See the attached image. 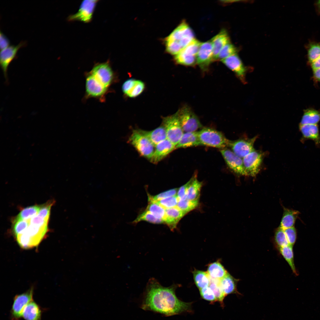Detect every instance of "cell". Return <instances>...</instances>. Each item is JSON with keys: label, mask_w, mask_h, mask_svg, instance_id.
Masks as SVG:
<instances>
[{"label": "cell", "mask_w": 320, "mask_h": 320, "mask_svg": "<svg viewBox=\"0 0 320 320\" xmlns=\"http://www.w3.org/2000/svg\"><path fill=\"white\" fill-rule=\"evenodd\" d=\"M178 287L174 284L165 287L155 278H151L147 283L141 308L166 316L191 312V303L183 302L176 296L175 290Z\"/></svg>", "instance_id": "6da1fadb"}, {"label": "cell", "mask_w": 320, "mask_h": 320, "mask_svg": "<svg viewBox=\"0 0 320 320\" xmlns=\"http://www.w3.org/2000/svg\"><path fill=\"white\" fill-rule=\"evenodd\" d=\"M192 29L185 21H183L165 40L167 51L176 55L194 39Z\"/></svg>", "instance_id": "7a4b0ae2"}, {"label": "cell", "mask_w": 320, "mask_h": 320, "mask_svg": "<svg viewBox=\"0 0 320 320\" xmlns=\"http://www.w3.org/2000/svg\"><path fill=\"white\" fill-rule=\"evenodd\" d=\"M198 135L201 145L221 149L229 147L231 141L220 132L209 128H203L198 132Z\"/></svg>", "instance_id": "3957f363"}, {"label": "cell", "mask_w": 320, "mask_h": 320, "mask_svg": "<svg viewBox=\"0 0 320 320\" xmlns=\"http://www.w3.org/2000/svg\"><path fill=\"white\" fill-rule=\"evenodd\" d=\"M163 124L167 135V139L175 146L182 137L184 132L177 112L175 114L164 117Z\"/></svg>", "instance_id": "277c9868"}, {"label": "cell", "mask_w": 320, "mask_h": 320, "mask_svg": "<svg viewBox=\"0 0 320 320\" xmlns=\"http://www.w3.org/2000/svg\"><path fill=\"white\" fill-rule=\"evenodd\" d=\"M177 112L184 132H196L202 127L198 117L188 105L183 107Z\"/></svg>", "instance_id": "5b68a950"}, {"label": "cell", "mask_w": 320, "mask_h": 320, "mask_svg": "<svg viewBox=\"0 0 320 320\" xmlns=\"http://www.w3.org/2000/svg\"><path fill=\"white\" fill-rule=\"evenodd\" d=\"M129 142L143 156L150 160L154 152L155 147L146 137L137 130H133Z\"/></svg>", "instance_id": "8992f818"}, {"label": "cell", "mask_w": 320, "mask_h": 320, "mask_svg": "<svg viewBox=\"0 0 320 320\" xmlns=\"http://www.w3.org/2000/svg\"><path fill=\"white\" fill-rule=\"evenodd\" d=\"M33 288L31 287L26 292L17 295L14 297L10 310V317L12 320H20L26 305L33 300Z\"/></svg>", "instance_id": "52a82bcc"}, {"label": "cell", "mask_w": 320, "mask_h": 320, "mask_svg": "<svg viewBox=\"0 0 320 320\" xmlns=\"http://www.w3.org/2000/svg\"><path fill=\"white\" fill-rule=\"evenodd\" d=\"M99 0H85L82 1L78 11L70 15L67 19L69 21H79L88 23L92 20L96 4Z\"/></svg>", "instance_id": "ba28073f"}, {"label": "cell", "mask_w": 320, "mask_h": 320, "mask_svg": "<svg viewBox=\"0 0 320 320\" xmlns=\"http://www.w3.org/2000/svg\"><path fill=\"white\" fill-rule=\"evenodd\" d=\"M26 41H22L17 45H11L1 50L0 54V64L5 78L7 81V70L10 63L17 57V53L21 48L26 46Z\"/></svg>", "instance_id": "9c48e42d"}, {"label": "cell", "mask_w": 320, "mask_h": 320, "mask_svg": "<svg viewBox=\"0 0 320 320\" xmlns=\"http://www.w3.org/2000/svg\"><path fill=\"white\" fill-rule=\"evenodd\" d=\"M90 74L107 88L113 79V73L108 61L95 65Z\"/></svg>", "instance_id": "30bf717a"}, {"label": "cell", "mask_w": 320, "mask_h": 320, "mask_svg": "<svg viewBox=\"0 0 320 320\" xmlns=\"http://www.w3.org/2000/svg\"><path fill=\"white\" fill-rule=\"evenodd\" d=\"M263 154L261 152L254 150L242 158L247 176H255L260 171Z\"/></svg>", "instance_id": "8fae6325"}, {"label": "cell", "mask_w": 320, "mask_h": 320, "mask_svg": "<svg viewBox=\"0 0 320 320\" xmlns=\"http://www.w3.org/2000/svg\"><path fill=\"white\" fill-rule=\"evenodd\" d=\"M221 149L220 151L221 154L230 169L237 174L247 176L242 159L236 155L231 150L226 148Z\"/></svg>", "instance_id": "7c38bea8"}, {"label": "cell", "mask_w": 320, "mask_h": 320, "mask_svg": "<svg viewBox=\"0 0 320 320\" xmlns=\"http://www.w3.org/2000/svg\"><path fill=\"white\" fill-rule=\"evenodd\" d=\"M257 136L249 139H240L235 141L231 140L229 147L236 155L242 159L255 150L254 145Z\"/></svg>", "instance_id": "4fadbf2b"}, {"label": "cell", "mask_w": 320, "mask_h": 320, "mask_svg": "<svg viewBox=\"0 0 320 320\" xmlns=\"http://www.w3.org/2000/svg\"><path fill=\"white\" fill-rule=\"evenodd\" d=\"M196 63L203 70H206L213 61V48L211 41L201 43L196 56Z\"/></svg>", "instance_id": "5bb4252c"}, {"label": "cell", "mask_w": 320, "mask_h": 320, "mask_svg": "<svg viewBox=\"0 0 320 320\" xmlns=\"http://www.w3.org/2000/svg\"><path fill=\"white\" fill-rule=\"evenodd\" d=\"M233 72L242 83H247V68L237 54L221 60Z\"/></svg>", "instance_id": "9a60e30c"}, {"label": "cell", "mask_w": 320, "mask_h": 320, "mask_svg": "<svg viewBox=\"0 0 320 320\" xmlns=\"http://www.w3.org/2000/svg\"><path fill=\"white\" fill-rule=\"evenodd\" d=\"M175 149V146L167 139L156 146L150 161L153 164L157 163Z\"/></svg>", "instance_id": "2e32d148"}, {"label": "cell", "mask_w": 320, "mask_h": 320, "mask_svg": "<svg viewBox=\"0 0 320 320\" xmlns=\"http://www.w3.org/2000/svg\"><path fill=\"white\" fill-rule=\"evenodd\" d=\"M299 129L302 135L301 142L311 140L315 143L316 146H320V135L317 124L299 125Z\"/></svg>", "instance_id": "e0dca14e"}, {"label": "cell", "mask_w": 320, "mask_h": 320, "mask_svg": "<svg viewBox=\"0 0 320 320\" xmlns=\"http://www.w3.org/2000/svg\"><path fill=\"white\" fill-rule=\"evenodd\" d=\"M107 88L90 74L87 77L86 89L88 95L94 97H100L106 92Z\"/></svg>", "instance_id": "ac0fdd59"}, {"label": "cell", "mask_w": 320, "mask_h": 320, "mask_svg": "<svg viewBox=\"0 0 320 320\" xmlns=\"http://www.w3.org/2000/svg\"><path fill=\"white\" fill-rule=\"evenodd\" d=\"M185 214L177 206L165 209L163 221L171 230L176 228L180 220Z\"/></svg>", "instance_id": "d6986e66"}, {"label": "cell", "mask_w": 320, "mask_h": 320, "mask_svg": "<svg viewBox=\"0 0 320 320\" xmlns=\"http://www.w3.org/2000/svg\"><path fill=\"white\" fill-rule=\"evenodd\" d=\"M210 41L212 46L213 60H216L221 50L230 42L229 37L226 31L223 29Z\"/></svg>", "instance_id": "ffe728a7"}, {"label": "cell", "mask_w": 320, "mask_h": 320, "mask_svg": "<svg viewBox=\"0 0 320 320\" xmlns=\"http://www.w3.org/2000/svg\"><path fill=\"white\" fill-rule=\"evenodd\" d=\"M137 130L148 138L155 147L159 143L167 139L166 130L163 125L151 131L140 129Z\"/></svg>", "instance_id": "44dd1931"}, {"label": "cell", "mask_w": 320, "mask_h": 320, "mask_svg": "<svg viewBox=\"0 0 320 320\" xmlns=\"http://www.w3.org/2000/svg\"><path fill=\"white\" fill-rule=\"evenodd\" d=\"M42 311L40 306L33 300L24 308L22 317L25 320H41Z\"/></svg>", "instance_id": "7402d4cb"}, {"label": "cell", "mask_w": 320, "mask_h": 320, "mask_svg": "<svg viewBox=\"0 0 320 320\" xmlns=\"http://www.w3.org/2000/svg\"><path fill=\"white\" fill-rule=\"evenodd\" d=\"M201 145L199 138L198 132H184L175 149Z\"/></svg>", "instance_id": "603a6c76"}, {"label": "cell", "mask_w": 320, "mask_h": 320, "mask_svg": "<svg viewBox=\"0 0 320 320\" xmlns=\"http://www.w3.org/2000/svg\"><path fill=\"white\" fill-rule=\"evenodd\" d=\"M196 176L195 174L190 179L186 192V199L189 200H199L202 183L197 180Z\"/></svg>", "instance_id": "cb8c5ba5"}, {"label": "cell", "mask_w": 320, "mask_h": 320, "mask_svg": "<svg viewBox=\"0 0 320 320\" xmlns=\"http://www.w3.org/2000/svg\"><path fill=\"white\" fill-rule=\"evenodd\" d=\"M300 213L298 211L284 208L279 227L285 230L294 226L296 220Z\"/></svg>", "instance_id": "d4e9b609"}, {"label": "cell", "mask_w": 320, "mask_h": 320, "mask_svg": "<svg viewBox=\"0 0 320 320\" xmlns=\"http://www.w3.org/2000/svg\"><path fill=\"white\" fill-rule=\"evenodd\" d=\"M238 281L228 273L220 280L221 287L226 296L231 294H239L237 289V284Z\"/></svg>", "instance_id": "484cf974"}, {"label": "cell", "mask_w": 320, "mask_h": 320, "mask_svg": "<svg viewBox=\"0 0 320 320\" xmlns=\"http://www.w3.org/2000/svg\"><path fill=\"white\" fill-rule=\"evenodd\" d=\"M207 272L211 278L221 280L228 273L220 262H216L209 264L208 266Z\"/></svg>", "instance_id": "4316f807"}, {"label": "cell", "mask_w": 320, "mask_h": 320, "mask_svg": "<svg viewBox=\"0 0 320 320\" xmlns=\"http://www.w3.org/2000/svg\"><path fill=\"white\" fill-rule=\"evenodd\" d=\"M320 121V111L313 108L304 110L303 114L299 125L317 124Z\"/></svg>", "instance_id": "83f0119b"}, {"label": "cell", "mask_w": 320, "mask_h": 320, "mask_svg": "<svg viewBox=\"0 0 320 320\" xmlns=\"http://www.w3.org/2000/svg\"><path fill=\"white\" fill-rule=\"evenodd\" d=\"M193 274L195 283L199 289L209 286L210 278L207 272L195 270Z\"/></svg>", "instance_id": "f1b7e54d"}, {"label": "cell", "mask_w": 320, "mask_h": 320, "mask_svg": "<svg viewBox=\"0 0 320 320\" xmlns=\"http://www.w3.org/2000/svg\"><path fill=\"white\" fill-rule=\"evenodd\" d=\"M279 249L280 253L287 262L293 273L297 275L294 262L293 246L289 244Z\"/></svg>", "instance_id": "f546056e"}, {"label": "cell", "mask_w": 320, "mask_h": 320, "mask_svg": "<svg viewBox=\"0 0 320 320\" xmlns=\"http://www.w3.org/2000/svg\"><path fill=\"white\" fill-rule=\"evenodd\" d=\"M220 281L210 278L209 286L213 292L217 301H218L223 307L224 306L223 300L226 296L221 287Z\"/></svg>", "instance_id": "4dcf8cb0"}, {"label": "cell", "mask_w": 320, "mask_h": 320, "mask_svg": "<svg viewBox=\"0 0 320 320\" xmlns=\"http://www.w3.org/2000/svg\"><path fill=\"white\" fill-rule=\"evenodd\" d=\"M174 59L177 63L185 65L191 66L196 63V56L189 55L182 51L175 55Z\"/></svg>", "instance_id": "1f68e13d"}, {"label": "cell", "mask_w": 320, "mask_h": 320, "mask_svg": "<svg viewBox=\"0 0 320 320\" xmlns=\"http://www.w3.org/2000/svg\"><path fill=\"white\" fill-rule=\"evenodd\" d=\"M148 201L146 210L150 212L156 217L163 220L165 215V209L156 202Z\"/></svg>", "instance_id": "d6a6232c"}, {"label": "cell", "mask_w": 320, "mask_h": 320, "mask_svg": "<svg viewBox=\"0 0 320 320\" xmlns=\"http://www.w3.org/2000/svg\"><path fill=\"white\" fill-rule=\"evenodd\" d=\"M199 204V200H190L186 199L179 201L177 207L185 215L196 208Z\"/></svg>", "instance_id": "836d02e7"}, {"label": "cell", "mask_w": 320, "mask_h": 320, "mask_svg": "<svg viewBox=\"0 0 320 320\" xmlns=\"http://www.w3.org/2000/svg\"><path fill=\"white\" fill-rule=\"evenodd\" d=\"M40 207L41 206H38L26 207L19 213L16 218L25 220L30 219L38 214Z\"/></svg>", "instance_id": "e575fe53"}, {"label": "cell", "mask_w": 320, "mask_h": 320, "mask_svg": "<svg viewBox=\"0 0 320 320\" xmlns=\"http://www.w3.org/2000/svg\"><path fill=\"white\" fill-rule=\"evenodd\" d=\"M142 221H145L154 224L164 223L162 220L156 217L150 212L146 210L139 215L133 223H137Z\"/></svg>", "instance_id": "d590c367"}, {"label": "cell", "mask_w": 320, "mask_h": 320, "mask_svg": "<svg viewBox=\"0 0 320 320\" xmlns=\"http://www.w3.org/2000/svg\"><path fill=\"white\" fill-rule=\"evenodd\" d=\"M30 224V219L25 220L16 218L13 227V233L15 236L26 231Z\"/></svg>", "instance_id": "8d00e7d4"}, {"label": "cell", "mask_w": 320, "mask_h": 320, "mask_svg": "<svg viewBox=\"0 0 320 320\" xmlns=\"http://www.w3.org/2000/svg\"><path fill=\"white\" fill-rule=\"evenodd\" d=\"M274 238L275 242L279 248L289 245L284 230L279 227L275 231Z\"/></svg>", "instance_id": "74e56055"}, {"label": "cell", "mask_w": 320, "mask_h": 320, "mask_svg": "<svg viewBox=\"0 0 320 320\" xmlns=\"http://www.w3.org/2000/svg\"><path fill=\"white\" fill-rule=\"evenodd\" d=\"M237 50L235 46L229 42L221 50L217 58L220 60L232 55L237 54Z\"/></svg>", "instance_id": "f35d334b"}, {"label": "cell", "mask_w": 320, "mask_h": 320, "mask_svg": "<svg viewBox=\"0 0 320 320\" xmlns=\"http://www.w3.org/2000/svg\"><path fill=\"white\" fill-rule=\"evenodd\" d=\"M320 56V43H313L308 47V57L309 62L311 64Z\"/></svg>", "instance_id": "ab89813d"}, {"label": "cell", "mask_w": 320, "mask_h": 320, "mask_svg": "<svg viewBox=\"0 0 320 320\" xmlns=\"http://www.w3.org/2000/svg\"><path fill=\"white\" fill-rule=\"evenodd\" d=\"M179 201L178 196L176 195L153 202L158 203L166 209L177 206Z\"/></svg>", "instance_id": "60d3db41"}, {"label": "cell", "mask_w": 320, "mask_h": 320, "mask_svg": "<svg viewBox=\"0 0 320 320\" xmlns=\"http://www.w3.org/2000/svg\"><path fill=\"white\" fill-rule=\"evenodd\" d=\"M178 189L174 188L161 193L155 196L148 193V201H156L164 199L176 195Z\"/></svg>", "instance_id": "b9f144b4"}, {"label": "cell", "mask_w": 320, "mask_h": 320, "mask_svg": "<svg viewBox=\"0 0 320 320\" xmlns=\"http://www.w3.org/2000/svg\"><path fill=\"white\" fill-rule=\"evenodd\" d=\"M144 88L143 82L140 80H136L134 85L126 95L131 97H136L143 92Z\"/></svg>", "instance_id": "7bdbcfd3"}, {"label": "cell", "mask_w": 320, "mask_h": 320, "mask_svg": "<svg viewBox=\"0 0 320 320\" xmlns=\"http://www.w3.org/2000/svg\"><path fill=\"white\" fill-rule=\"evenodd\" d=\"M199 291L201 297L204 300L211 303L217 301L213 292L209 286L199 289Z\"/></svg>", "instance_id": "ee69618b"}, {"label": "cell", "mask_w": 320, "mask_h": 320, "mask_svg": "<svg viewBox=\"0 0 320 320\" xmlns=\"http://www.w3.org/2000/svg\"><path fill=\"white\" fill-rule=\"evenodd\" d=\"M289 244L293 246L297 238L296 230L294 226L284 230Z\"/></svg>", "instance_id": "f6af8a7d"}, {"label": "cell", "mask_w": 320, "mask_h": 320, "mask_svg": "<svg viewBox=\"0 0 320 320\" xmlns=\"http://www.w3.org/2000/svg\"><path fill=\"white\" fill-rule=\"evenodd\" d=\"M53 201H50L47 204L41 206L40 210L37 214L39 216L47 220H49L50 210L53 204Z\"/></svg>", "instance_id": "bcb514c9"}, {"label": "cell", "mask_w": 320, "mask_h": 320, "mask_svg": "<svg viewBox=\"0 0 320 320\" xmlns=\"http://www.w3.org/2000/svg\"><path fill=\"white\" fill-rule=\"evenodd\" d=\"M48 220L45 219L37 214L30 219V224L41 227L47 226Z\"/></svg>", "instance_id": "7dc6e473"}, {"label": "cell", "mask_w": 320, "mask_h": 320, "mask_svg": "<svg viewBox=\"0 0 320 320\" xmlns=\"http://www.w3.org/2000/svg\"><path fill=\"white\" fill-rule=\"evenodd\" d=\"M190 182V180L185 184L182 186L178 189L177 196L179 198V201L183 200L186 199V191Z\"/></svg>", "instance_id": "c3c4849f"}, {"label": "cell", "mask_w": 320, "mask_h": 320, "mask_svg": "<svg viewBox=\"0 0 320 320\" xmlns=\"http://www.w3.org/2000/svg\"><path fill=\"white\" fill-rule=\"evenodd\" d=\"M136 80L133 79H130L126 81L122 86L123 92L127 95L134 85Z\"/></svg>", "instance_id": "681fc988"}, {"label": "cell", "mask_w": 320, "mask_h": 320, "mask_svg": "<svg viewBox=\"0 0 320 320\" xmlns=\"http://www.w3.org/2000/svg\"><path fill=\"white\" fill-rule=\"evenodd\" d=\"M0 47L1 50L9 46L10 41L8 38L0 31Z\"/></svg>", "instance_id": "f907efd6"}, {"label": "cell", "mask_w": 320, "mask_h": 320, "mask_svg": "<svg viewBox=\"0 0 320 320\" xmlns=\"http://www.w3.org/2000/svg\"><path fill=\"white\" fill-rule=\"evenodd\" d=\"M313 78L316 81L320 83V68L313 70Z\"/></svg>", "instance_id": "816d5d0a"}, {"label": "cell", "mask_w": 320, "mask_h": 320, "mask_svg": "<svg viewBox=\"0 0 320 320\" xmlns=\"http://www.w3.org/2000/svg\"><path fill=\"white\" fill-rule=\"evenodd\" d=\"M313 70L320 68V56L311 63Z\"/></svg>", "instance_id": "f5cc1de1"}, {"label": "cell", "mask_w": 320, "mask_h": 320, "mask_svg": "<svg viewBox=\"0 0 320 320\" xmlns=\"http://www.w3.org/2000/svg\"><path fill=\"white\" fill-rule=\"evenodd\" d=\"M317 4L318 8L320 9V0H319L317 2Z\"/></svg>", "instance_id": "db71d44e"}]
</instances>
